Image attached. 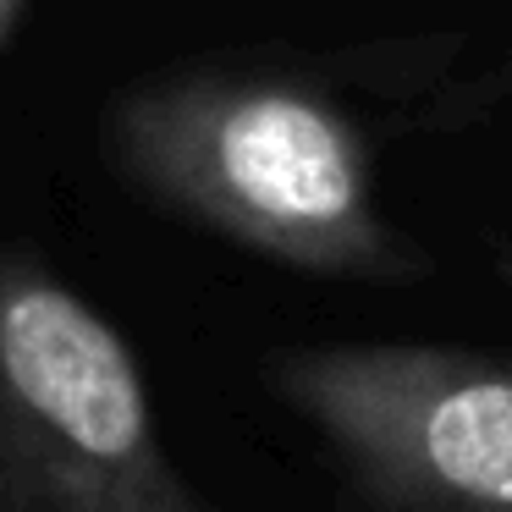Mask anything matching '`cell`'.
I'll return each mask as SVG.
<instances>
[{"instance_id": "6da1fadb", "label": "cell", "mask_w": 512, "mask_h": 512, "mask_svg": "<svg viewBox=\"0 0 512 512\" xmlns=\"http://www.w3.org/2000/svg\"><path fill=\"white\" fill-rule=\"evenodd\" d=\"M122 160L232 243L325 276H408L375 210L369 155L320 94L259 78H188L127 100Z\"/></svg>"}, {"instance_id": "7a4b0ae2", "label": "cell", "mask_w": 512, "mask_h": 512, "mask_svg": "<svg viewBox=\"0 0 512 512\" xmlns=\"http://www.w3.org/2000/svg\"><path fill=\"white\" fill-rule=\"evenodd\" d=\"M0 512H210L116 325L34 259H0Z\"/></svg>"}, {"instance_id": "3957f363", "label": "cell", "mask_w": 512, "mask_h": 512, "mask_svg": "<svg viewBox=\"0 0 512 512\" xmlns=\"http://www.w3.org/2000/svg\"><path fill=\"white\" fill-rule=\"evenodd\" d=\"M276 386L375 512H512V364L457 347H309Z\"/></svg>"}, {"instance_id": "277c9868", "label": "cell", "mask_w": 512, "mask_h": 512, "mask_svg": "<svg viewBox=\"0 0 512 512\" xmlns=\"http://www.w3.org/2000/svg\"><path fill=\"white\" fill-rule=\"evenodd\" d=\"M17 17H23V0H0V45H6V34L17 28Z\"/></svg>"}]
</instances>
